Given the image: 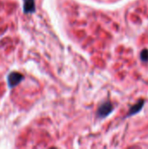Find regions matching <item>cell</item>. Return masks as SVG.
Masks as SVG:
<instances>
[{
  "mask_svg": "<svg viewBox=\"0 0 148 149\" xmlns=\"http://www.w3.org/2000/svg\"><path fill=\"white\" fill-rule=\"evenodd\" d=\"M113 111V104L110 101H106L99 106V107L97 111V115L99 118L104 119V118L107 117Z\"/></svg>",
  "mask_w": 148,
  "mask_h": 149,
  "instance_id": "cell-1",
  "label": "cell"
},
{
  "mask_svg": "<svg viewBox=\"0 0 148 149\" xmlns=\"http://www.w3.org/2000/svg\"><path fill=\"white\" fill-rule=\"evenodd\" d=\"M24 79V76L17 72H12L8 76V85L10 87H14L17 85H18Z\"/></svg>",
  "mask_w": 148,
  "mask_h": 149,
  "instance_id": "cell-2",
  "label": "cell"
},
{
  "mask_svg": "<svg viewBox=\"0 0 148 149\" xmlns=\"http://www.w3.org/2000/svg\"><path fill=\"white\" fill-rule=\"evenodd\" d=\"M145 104V100H140L139 102H137L136 104H134L129 110V112L127 113V115L126 117H129V116H133L136 113H138L139 112L141 111V109L143 108Z\"/></svg>",
  "mask_w": 148,
  "mask_h": 149,
  "instance_id": "cell-3",
  "label": "cell"
},
{
  "mask_svg": "<svg viewBox=\"0 0 148 149\" xmlns=\"http://www.w3.org/2000/svg\"><path fill=\"white\" fill-rule=\"evenodd\" d=\"M36 10L34 0H24V13H33Z\"/></svg>",
  "mask_w": 148,
  "mask_h": 149,
  "instance_id": "cell-4",
  "label": "cell"
},
{
  "mask_svg": "<svg viewBox=\"0 0 148 149\" xmlns=\"http://www.w3.org/2000/svg\"><path fill=\"white\" fill-rule=\"evenodd\" d=\"M140 58L142 61L144 62H147L148 61V50L147 49H144L141 51L140 52Z\"/></svg>",
  "mask_w": 148,
  "mask_h": 149,
  "instance_id": "cell-5",
  "label": "cell"
}]
</instances>
